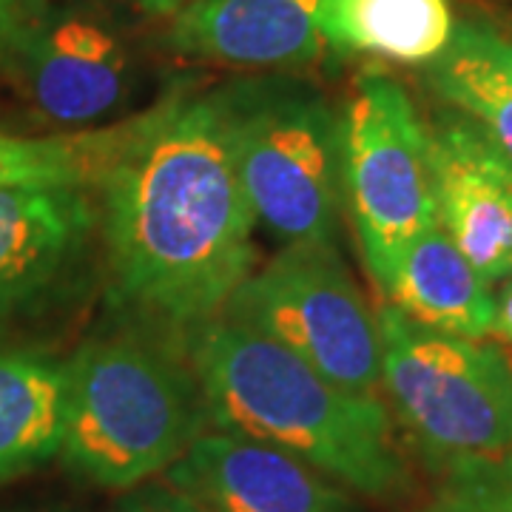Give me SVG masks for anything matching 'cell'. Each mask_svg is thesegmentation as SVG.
Segmentation results:
<instances>
[{"label":"cell","instance_id":"cell-1","mask_svg":"<svg viewBox=\"0 0 512 512\" xmlns=\"http://www.w3.org/2000/svg\"><path fill=\"white\" fill-rule=\"evenodd\" d=\"M94 194L111 293L134 322L188 336L254 271L256 217L220 89L165 97L128 120Z\"/></svg>","mask_w":512,"mask_h":512},{"label":"cell","instance_id":"cell-2","mask_svg":"<svg viewBox=\"0 0 512 512\" xmlns=\"http://www.w3.org/2000/svg\"><path fill=\"white\" fill-rule=\"evenodd\" d=\"M185 353L220 430L279 447L365 498L410 493L413 473L379 396L339 387L228 313L191 330Z\"/></svg>","mask_w":512,"mask_h":512},{"label":"cell","instance_id":"cell-3","mask_svg":"<svg viewBox=\"0 0 512 512\" xmlns=\"http://www.w3.org/2000/svg\"><path fill=\"white\" fill-rule=\"evenodd\" d=\"M208 424L188 353L137 322L89 339L66 362L60 453L74 476L131 490L165 473Z\"/></svg>","mask_w":512,"mask_h":512},{"label":"cell","instance_id":"cell-4","mask_svg":"<svg viewBox=\"0 0 512 512\" xmlns=\"http://www.w3.org/2000/svg\"><path fill=\"white\" fill-rule=\"evenodd\" d=\"M256 225L285 245H333L342 220V114L313 86L268 77L220 89Z\"/></svg>","mask_w":512,"mask_h":512},{"label":"cell","instance_id":"cell-5","mask_svg":"<svg viewBox=\"0 0 512 512\" xmlns=\"http://www.w3.org/2000/svg\"><path fill=\"white\" fill-rule=\"evenodd\" d=\"M379 316L382 387L421 458L444 467L512 450V365L484 339L433 333L393 305Z\"/></svg>","mask_w":512,"mask_h":512},{"label":"cell","instance_id":"cell-6","mask_svg":"<svg viewBox=\"0 0 512 512\" xmlns=\"http://www.w3.org/2000/svg\"><path fill=\"white\" fill-rule=\"evenodd\" d=\"M342 114V200L373 282L384 288L404 248L436 225L427 126L384 72L353 80Z\"/></svg>","mask_w":512,"mask_h":512},{"label":"cell","instance_id":"cell-7","mask_svg":"<svg viewBox=\"0 0 512 512\" xmlns=\"http://www.w3.org/2000/svg\"><path fill=\"white\" fill-rule=\"evenodd\" d=\"M222 313L262 330L350 393L379 396V316L333 245H285L251 271Z\"/></svg>","mask_w":512,"mask_h":512},{"label":"cell","instance_id":"cell-8","mask_svg":"<svg viewBox=\"0 0 512 512\" xmlns=\"http://www.w3.org/2000/svg\"><path fill=\"white\" fill-rule=\"evenodd\" d=\"M3 60L26 103L63 131H89L128 106L134 60L117 26L83 6H49Z\"/></svg>","mask_w":512,"mask_h":512},{"label":"cell","instance_id":"cell-9","mask_svg":"<svg viewBox=\"0 0 512 512\" xmlns=\"http://www.w3.org/2000/svg\"><path fill=\"white\" fill-rule=\"evenodd\" d=\"M163 481L205 512H359L350 490L265 441L202 430Z\"/></svg>","mask_w":512,"mask_h":512},{"label":"cell","instance_id":"cell-10","mask_svg":"<svg viewBox=\"0 0 512 512\" xmlns=\"http://www.w3.org/2000/svg\"><path fill=\"white\" fill-rule=\"evenodd\" d=\"M439 225L490 285L512 274V160L461 111L427 126Z\"/></svg>","mask_w":512,"mask_h":512},{"label":"cell","instance_id":"cell-11","mask_svg":"<svg viewBox=\"0 0 512 512\" xmlns=\"http://www.w3.org/2000/svg\"><path fill=\"white\" fill-rule=\"evenodd\" d=\"M97 237L94 188H0V319L63 285L86 262Z\"/></svg>","mask_w":512,"mask_h":512},{"label":"cell","instance_id":"cell-12","mask_svg":"<svg viewBox=\"0 0 512 512\" xmlns=\"http://www.w3.org/2000/svg\"><path fill=\"white\" fill-rule=\"evenodd\" d=\"M319 15L322 0H185L168 43L239 69L305 66L328 49Z\"/></svg>","mask_w":512,"mask_h":512},{"label":"cell","instance_id":"cell-13","mask_svg":"<svg viewBox=\"0 0 512 512\" xmlns=\"http://www.w3.org/2000/svg\"><path fill=\"white\" fill-rule=\"evenodd\" d=\"M382 291L404 319L424 330L461 339L493 333V285L439 222L404 248Z\"/></svg>","mask_w":512,"mask_h":512},{"label":"cell","instance_id":"cell-14","mask_svg":"<svg viewBox=\"0 0 512 512\" xmlns=\"http://www.w3.org/2000/svg\"><path fill=\"white\" fill-rule=\"evenodd\" d=\"M66 362L32 350L0 353V484L60 453Z\"/></svg>","mask_w":512,"mask_h":512},{"label":"cell","instance_id":"cell-15","mask_svg":"<svg viewBox=\"0 0 512 512\" xmlns=\"http://www.w3.org/2000/svg\"><path fill=\"white\" fill-rule=\"evenodd\" d=\"M430 66V86L473 120L512 160V35L487 20H461Z\"/></svg>","mask_w":512,"mask_h":512},{"label":"cell","instance_id":"cell-16","mask_svg":"<svg viewBox=\"0 0 512 512\" xmlns=\"http://www.w3.org/2000/svg\"><path fill=\"white\" fill-rule=\"evenodd\" d=\"M328 49L393 63H433L456 32L450 0H322Z\"/></svg>","mask_w":512,"mask_h":512},{"label":"cell","instance_id":"cell-17","mask_svg":"<svg viewBox=\"0 0 512 512\" xmlns=\"http://www.w3.org/2000/svg\"><path fill=\"white\" fill-rule=\"evenodd\" d=\"M126 126L9 134L0 128V188L20 185H86L97 188L114 154L123 146Z\"/></svg>","mask_w":512,"mask_h":512},{"label":"cell","instance_id":"cell-18","mask_svg":"<svg viewBox=\"0 0 512 512\" xmlns=\"http://www.w3.org/2000/svg\"><path fill=\"white\" fill-rule=\"evenodd\" d=\"M424 512H512V450L444 467Z\"/></svg>","mask_w":512,"mask_h":512},{"label":"cell","instance_id":"cell-19","mask_svg":"<svg viewBox=\"0 0 512 512\" xmlns=\"http://www.w3.org/2000/svg\"><path fill=\"white\" fill-rule=\"evenodd\" d=\"M111 512H205L177 487L168 481H146L140 487H131L123 493V498L114 504Z\"/></svg>","mask_w":512,"mask_h":512},{"label":"cell","instance_id":"cell-20","mask_svg":"<svg viewBox=\"0 0 512 512\" xmlns=\"http://www.w3.org/2000/svg\"><path fill=\"white\" fill-rule=\"evenodd\" d=\"M43 3L46 0H0V57L26 29V23L43 9Z\"/></svg>","mask_w":512,"mask_h":512},{"label":"cell","instance_id":"cell-21","mask_svg":"<svg viewBox=\"0 0 512 512\" xmlns=\"http://www.w3.org/2000/svg\"><path fill=\"white\" fill-rule=\"evenodd\" d=\"M493 333H498L504 342H510L512 345V279H510V285L504 288V293H501V299L495 302Z\"/></svg>","mask_w":512,"mask_h":512},{"label":"cell","instance_id":"cell-22","mask_svg":"<svg viewBox=\"0 0 512 512\" xmlns=\"http://www.w3.org/2000/svg\"><path fill=\"white\" fill-rule=\"evenodd\" d=\"M128 3L148 15H174L185 0H128Z\"/></svg>","mask_w":512,"mask_h":512}]
</instances>
